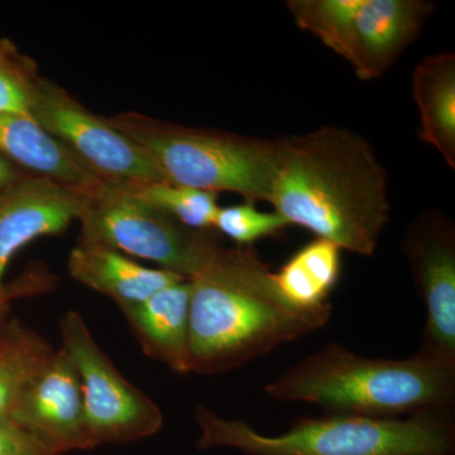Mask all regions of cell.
<instances>
[{"label": "cell", "instance_id": "9c48e42d", "mask_svg": "<svg viewBox=\"0 0 455 455\" xmlns=\"http://www.w3.org/2000/svg\"><path fill=\"white\" fill-rule=\"evenodd\" d=\"M403 251L427 307L419 357L455 368V230L438 211L412 221Z\"/></svg>", "mask_w": 455, "mask_h": 455}, {"label": "cell", "instance_id": "cb8c5ba5", "mask_svg": "<svg viewBox=\"0 0 455 455\" xmlns=\"http://www.w3.org/2000/svg\"><path fill=\"white\" fill-rule=\"evenodd\" d=\"M0 455H62L22 427L0 423Z\"/></svg>", "mask_w": 455, "mask_h": 455}, {"label": "cell", "instance_id": "7a4b0ae2", "mask_svg": "<svg viewBox=\"0 0 455 455\" xmlns=\"http://www.w3.org/2000/svg\"><path fill=\"white\" fill-rule=\"evenodd\" d=\"M191 372H227L323 328L331 305L301 309L284 299L252 247L218 245L191 277Z\"/></svg>", "mask_w": 455, "mask_h": 455}, {"label": "cell", "instance_id": "52a82bcc", "mask_svg": "<svg viewBox=\"0 0 455 455\" xmlns=\"http://www.w3.org/2000/svg\"><path fill=\"white\" fill-rule=\"evenodd\" d=\"M31 118L103 184L137 190L166 182L142 147L40 75L33 84Z\"/></svg>", "mask_w": 455, "mask_h": 455}, {"label": "cell", "instance_id": "30bf717a", "mask_svg": "<svg viewBox=\"0 0 455 455\" xmlns=\"http://www.w3.org/2000/svg\"><path fill=\"white\" fill-rule=\"evenodd\" d=\"M11 423L62 455L95 448L86 424L79 374L64 349L53 350L44 362L20 398Z\"/></svg>", "mask_w": 455, "mask_h": 455}, {"label": "cell", "instance_id": "e0dca14e", "mask_svg": "<svg viewBox=\"0 0 455 455\" xmlns=\"http://www.w3.org/2000/svg\"><path fill=\"white\" fill-rule=\"evenodd\" d=\"M340 253L339 247L324 239L316 238L304 245L274 272L278 290L301 309L329 307V296L340 277Z\"/></svg>", "mask_w": 455, "mask_h": 455}, {"label": "cell", "instance_id": "484cf974", "mask_svg": "<svg viewBox=\"0 0 455 455\" xmlns=\"http://www.w3.org/2000/svg\"><path fill=\"white\" fill-rule=\"evenodd\" d=\"M17 49L12 42L8 40H0V68L5 65V62L11 59V56L16 52Z\"/></svg>", "mask_w": 455, "mask_h": 455}, {"label": "cell", "instance_id": "6da1fadb", "mask_svg": "<svg viewBox=\"0 0 455 455\" xmlns=\"http://www.w3.org/2000/svg\"><path fill=\"white\" fill-rule=\"evenodd\" d=\"M274 142L267 203L275 212L341 251L372 256L391 204L370 143L331 125Z\"/></svg>", "mask_w": 455, "mask_h": 455}, {"label": "cell", "instance_id": "3957f363", "mask_svg": "<svg viewBox=\"0 0 455 455\" xmlns=\"http://www.w3.org/2000/svg\"><path fill=\"white\" fill-rule=\"evenodd\" d=\"M265 391L280 403H314L331 415L396 419L451 411L455 368L419 355L366 358L331 344L302 359Z\"/></svg>", "mask_w": 455, "mask_h": 455}, {"label": "cell", "instance_id": "d6986e66", "mask_svg": "<svg viewBox=\"0 0 455 455\" xmlns=\"http://www.w3.org/2000/svg\"><path fill=\"white\" fill-rule=\"evenodd\" d=\"M132 191L188 229L203 232L214 229L215 217L220 208L218 194L169 182H155Z\"/></svg>", "mask_w": 455, "mask_h": 455}, {"label": "cell", "instance_id": "ac0fdd59", "mask_svg": "<svg viewBox=\"0 0 455 455\" xmlns=\"http://www.w3.org/2000/svg\"><path fill=\"white\" fill-rule=\"evenodd\" d=\"M49 341L18 319L0 329V423H11L29 383L52 355Z\"/></svg>", "mask_w": 455, "mask_h": 455}, {"label": "cell", "instance_id": "8fae6325", "mask_svg": "<svg viewBox=\"0 0 455 455\" xmlns=\"http://www.w3.org/2000/svg\"><path fill=\"white\" fill-rule=\"evenodd\" d=\"M90 196L31 173L0 191V286L18 251L42 236L64 233L80 220Z\"/></svg>", "mask_w": 455, "mask_h": 455}, {"label": "cell", "instance_id": "2e32d148", "mask_svg": "<svg viewBox=\"0 0 455 455\" xmlns=\"http://www.w3.org/2000/svg\"><path fill=\"white\" fill-rule=\"evenodd\" d=\"M412 94L420 113L419 139L455 169V56L425 57L412 74Z\"/></svg>", "mask_w": 455, "mask_h": 455}, {"label": "cell", "instance_id": "5bb4252c", "mask_svg": "<svg viewBox=\"0 0 455 455\" xmlns=\"http://www.w3.org/2000/svg\"><path fill=\"white\" fill-rule=\"evenodd\" d=\"M75 281L106 295L119 309L140 304L164 287L187 280L163 268H149L125 254L100 244L82 243L68 256Z\"/></svg>", "mask_w": 455, "mask_h": 455}, {"label": "cell", "instance_id": "5b68a950", "mask_svg": "<svg viewBox=\"0 0 455 455\" xmlns=\"http://www.w3.org/2000/svg\"><path fill=\"white\" fill-rule=\"evenodd\" d=\"M108 121L145 149L169 184L268 202L274 140L187 127L133 112Z\"/></svg>", "mask_w": 455, "mask_h": 455}, {"label": "cell", "instance_id": "8992f818", "mask_svg": "<svg viewBox=\"0 0 455 455\" xmlns=\"http://www.w3.org/2000/svg\"><path fill=\"white\" fill-rule=\"evenodd\" d=\"M82 243L113 248L151 260L190 280L218 248L212 232L188 229L134 191L103 184L90 196L80 217Z\"/></svg>", "mask_w": 455, "mask_h": 455}, {"label": "cell", "instance_id": "9a60e30c", "mask_svg": "<svg viewBox=\"0 0 455 455\" xmlns=\"http://www.w3.org/2000/svg\"><path fill=\"white\" fill-rule=\"evenodd\" d=\"M0 156L31 175L85 193L103 185L29 116L0 114Z\"/></svg>", "mask_w": 455, "mask_h": 455}, {"label": "cell", "instance_id": "7c38bea8", "mask_svg": "<svg viewBox=\"0 0 455 455\" xmlns=\"http://www.w3.org/2000/svg\"><path fill=\"white\" fill-rule=\"evenodd\" d=\"M433 9L425 0H364L337 55L358 79H379L420 35Z\"/></svg>", "mask_w": 455, "mask_h": 455}, {"label": "cell", "instance_id": "44dd1931", "mask_svg": "<svg viewBox=\"0 0 455 455\" xmlns=\"http://www.w3.org/2000/svg\"><path fill=\"white\" fill-rule=\"evenodd\" d=\"M287 227L291 226L283 215L275 211L260 212L253 202L223 206L214 221L215 230L241 247H251L259 239L277 235Z\"/></svg>", "mask_w": 455, "mask_h": 455}, {"label": "cell", "instance_id": "d4e9b609", "mask_svg": "<svg viewBox=\"0 0 455 455\" xmlns=\"http://www.w3.org/2000/svg\"><path fill=\"white\" fill-rule=\"evenodd\" d=\"M28 175L26 171L20 170L16 164H12L7 158L0 156V191L13 185L18 180Z\"/></svg>", "mask_w": 455, "mask_h": 455}, {"label": "cell", "instance_id": "ffe728a7", "mask_svg": "<svg viewBox=\"0 0 455 455\" xmlns=\"http://www.w3.org/2000/svg\"><path fill=\"white\" fill-rule=\"evenodd\" d=\"M364 0H290L287 8L302 31L338 53L350 23Z\"/></svg>", "mask_w": 455, "mask_h": 455}, {"label": "cell", "instance_id": "603a6c76", "mask_svg": "<svg viewBox=\"0 0 455 455\" xmlns=\"http://www.w3.org/2000/svg\"><path fill=\"white\" fill-rule=\"evenodd\" d=\"M55 283V276L41 265L26 269L20 277L0 286V329L7 323L12 302L50 291Z\"/></svg>", "mask_w": 455, "mask_h": 455}, {"label": "cell", "instance_id": "4fadbf2b", "mask_svg": "<svg viewBox=\"0 0 455 455\" xmlns=\"http://www.w3.org/2000/svg\"><path fill=\"white\" fill-rule=\"evenodd\" d=\"M190 298V281L182 280L121 310L143 352L180 374L191 372Z\"/></svg>", "mask_w": 455, "mask_h": 455}, {"label": "cell", "instance_id": "277c9868", "mask_svg": "<svg viewBox=\"0 0 455 455\" xmlns=\"http://www.w3.org/2000/svg\"><path fill=\"white\" fill-rule=\"evenodd\" d=\"M199 449L235 448L245 455H454L451 411L405 419L326 415L300 419L278 435H265L242 420H229L204 406L196 410Z\"/></svg>", "mask_w": 455, "mask_h": 455}, {"label": "cell", "instance_id": "7402d4cb", "mask_svg": "<svg viewBox=\"0 0 455 455\" xmlns=\"http://www.w3.org/2000/svg\"><path fill=\"white\" fill-rule=\"evenodd\" d=\"M37 76L35 62L17 50L0 68V114L31 118L33 84Z\"/></svg>", "mask_w": 455, "mask_h": 455}, {"label": "cell", "instance_id": "ba28073f", "mask_svg": "<svg viewBox=\"0 0 455 455\" xmlns=\"http://www.w3.org/2000/svg\"><path fill=\"white\" fill-rule=\"evenodd\" d=\"M60 334L61 348L79 374L86 424L95 447L137 442L161 430L160 407L122 376L79 313L65 314L60 320Z\"/></svg>", "mask_w": 455, "mask_h": 455}]
</instances>
